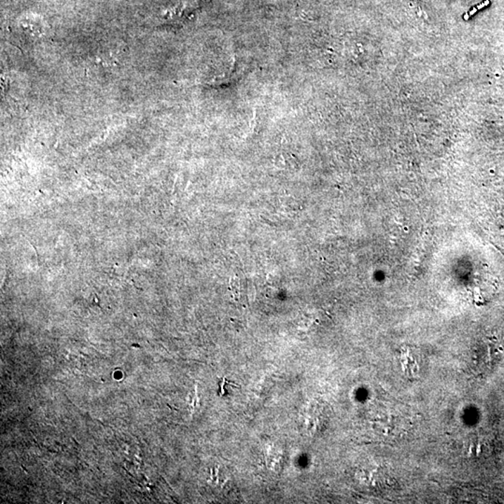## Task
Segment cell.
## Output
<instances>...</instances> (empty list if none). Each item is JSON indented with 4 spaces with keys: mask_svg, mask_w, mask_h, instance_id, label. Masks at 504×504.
Masks as SVG:
<instances>
[{
    "mask_svg": "<svg viewBox=\"0 0 504 504\" xmlns=\"http://www.w3.org/2000/svg\"><path fill=\"white\" fill-rule=\"evenodd\" d=\"M489 3H491L489 0H485V1L481 3V4L477 5V7L472 8V10L470 11L468 13H466L465 15L463 16L464 20H466L467 21V20H468L470 17L474 15V14L477 13V11H479L481 10V8H485L486 7V6H489Z\"/></svg>",
    "mask_w": 504,
    "mask_h": 504,
    "instance_id": "6da1fadb",
    "label": "cell"
}]
</instances>
